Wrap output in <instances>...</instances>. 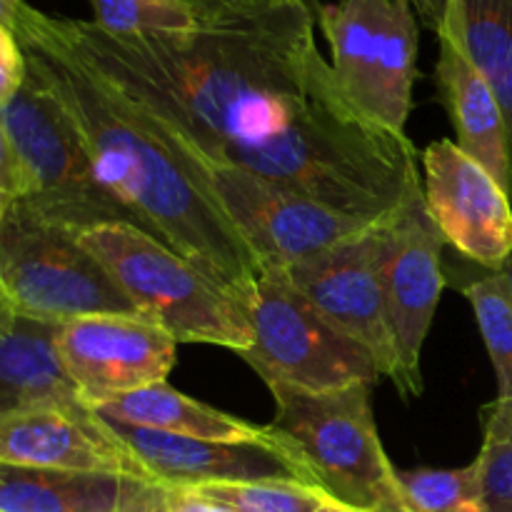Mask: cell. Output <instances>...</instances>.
<instances>
[{
    "instance_id": "obj_1",
    "label": "cell",
    "mask_w": 512,
    "mask_h": 512,
    "mask_svg": "<svg viewBox=\"0 0 512 512\" xmlns=\"http://www.w3.org/2000/svg\"><path fill=\"white\" fill-rule=\"evenodd\" d=\"M65 43L143 110L175 153L248 170L343 213L380 220L418 178L408 135L370 125L345 100L295 0H243L198 28L110 35L55 18Z\"/></svg>"
},
{
    "instance_id": "obj_2",
    "label": "cell",
    "mask_w": 512,
    "mask_h": 512,
    "mask_svg": "<svg viewBox=\"0 0 512 512\" xmlns=\"http://www.w3.org/2000/svg\"><path fill=\"white\" fill-rule=\"evenodd\" d=\"M10 28L23 45L28 75L75 125L105 190L140 230L163 240L245 305L260 260L143 110L80 60L53 15L23 3Z\"/></svg>"
},
{
    "instance_id": "obj_3",
    "label": "cell",
    "mask_w": 512,
    "mask_h": 512,
    "mask_svg": "<svg viewBox=\"0 0 512 512\" xmlns=\"http://www.w3.org/2000/svg\"><path fill=\"white\" fill-rule=\"evenodd\" d=\"M103 263L140 315L163 325L180 343L215 345L243 355L253 343L245 305L133 223H108L78 235Z\"/></svg>"
},
{
    "instance_id": "obj_4",
    "label": "cell",
    "mask_w": 512,
    "mask_h": 512,
    "mask_svg": "<svg viewBox=\"0 0 512 512\" xmlns=\"http://www.w3.org/2000/svg\"><path fill=\"white\" fill-rule=\"evenodd\" d=\"M373 388L358 383L318 395L275 388L270 425L295 445L335 505L350 512H413L375 425Z\"/></svg>"
},
{
    "instance_id": "obj_5",
    "label": "cell",
    "mask_w": 512,
    "mask_h": 512,
    "mask_svg": "<svg viewBox=\"0 0 512 512\" xmlns=\"http://www.w3.org/2000/svg\"><path fill=\"white\" fill-rule=\"evenodd\" d=\"M0 120L20 175V203L68 233L108 223H133V215L98 180L88 150L53 95L25 78Z\"/></svg>"
},
{
    "instance_id": "obj_6",
    "label": "cell",
    "mask_w": 512,
    "mask_h": 512,
    "mask_svg": "<svg viewBox=\"0 0 512 512\" xmlns=\"http://www.w3.org/2000/svg\"><path fill=\"white\" fill-rule=\"evenodd\" d=\"M0 295L20 318L50 325L88 315H140L78 235L20 200L0 220Z\"/></svg>"
},
{
    "instance_id": "obj_7",
    "label": "cell",
    "mask_w": 512,
    "mask_h": 512,
    "mask_svg": "<svg viewBox=\"0 0 512 512\" xmlns=\"http://www.w3.org/2000/svg\"><path fill=\"white\" fill-rule=\"evenodd\" d=\"M318 28L345 100L375 128L405 135L418 80L420 28L410 0H338Z\"/></svg>"
},
{
    "instance_id": "obj_8",
    "label": "cell",
    "mask_w": 512,
    "mask_h": 512,
    "mask_svg": "<svg viewBox=\"0 0 512 512\" xmlns=\"http://www.w3.org/2000/svg\"><path fill=\"white\" fill-rule=\"evenodd\" d=\"M245 310L253 343L240 358L270 390L318 395L383 380L373 355L320 318L278 268L260 270Z\"/></svg>"
},
{
    "instance_id": "obj_9",
    "label": "cell",
    "mask_w": 512,
    "mask_h": 512,
    "mask_svg": "<svg viewBox=\"0 0 512 512\" xmlns=\"http://www.w3.org/2000/svg\"><path fill=\"white\" fill-rule=\"evenodd\" d=\"M175 158L218 200L230 223L260 260V270H283L303 263L378 223L330 208L310 195L248 170L190 153H175Z\"/></svg>"
},
{
    "instance_id": "obj_10",
    "label": "cell",
    "mask_w": 512,
    "mask_h": 512,
    "mask_svg": "<svg viewBox=\"0 0 512 512\" xmlns=\"http://www.w3.org/2000/svg\"><path fill=\"white\" fill-rule=\"evenodd\" d=\"M375 245L390 330L398 350V393L403 398H420L423 345L440 295L448 285V273L443 268L445 240L428 213L420 175L408 185L398 208L375 223Z\"/></svg>"
},
{
    "instance_id": "obj_11",
    "label": "cell",
    "mask_w": 512,
    "mask_h": 512,
    "mask_svg": "<svg viewBox=\"0 0 512 512\" xmlns=\"http://www.w3.org/2000/svg\"><path fill=\"white\" fill-rule=\"evenodd\" d=\"M178 340L145 315H88L60 325L55 355L88 408L165 383Z\"/></svg>"
},
{
    "instance_id": "obj_12",
    "label": "cell",
    "mask_w": 512,
    "mask_h": 512,
    "mask_svg": "<svg viewBox=\"0 0 512 512\" xmlns=\"http://www.w3.org/2000/svg\"><path fill=\"white\" fill-rule=\"evenodd\" d=\"M280 273L320 318L368 350L380 375L398 388L400 363L380 278L375 225Z\"/></svg>"
},
{
    "instance_id": "obj_13",
    "label": "cell",
    "mask_w": 512,
    "mask_h": 512,
    "mask_svg": "<svg viewBox=\"0 0 512 512\" xmlns=\"http://www.w3.org/2000/svg\"><path fill=\"white\" fill-rule=\"evenodd\" d=\"M420 163L425 205L445 243L468 263L500 273L512 255L508 190L455 140H433Z\"/></svg>"
},
{
    "instance_id": "obj_14",
    "label": "cell",
    "mask_w": 512,
    "mask_h": 512,
    "mask_svg": "<svg viewBox=\"0 0 512 512\" xmlns=\"http://www.w3.org/2000/svg\"><path fill=\"white\" fill-rule=\"evenodd\" d=\"M133 453L153 483L173 488H203L218 483H300L318 488L295 445L280 435L278 443H230V440L183 438L103 418ZM320 490V488H318Z\"/></svg>"
},
{
    "instance_id": "obj_15",
    "label": "cell",
    "mask_w": 512,
    "mask_h": 512,
    "mask_svg": "<svg viewBox=\"0 0 512 512\" xmlns=\"http://www.w3.org/2000/svg\"><path fill=\"white\" fill-rule=\"evenodd\" d=\"M0 463L150 480L113 428L85 403L0 415Z\"/></svg>"
},
{
    "instance_id": "obj_16",
    "label": "cell",
    "mask_w": 512,
    "mask_h": 512,
    "mask_svg": "<svg viewBox=\"0 0 512 512\" xmlns=\"http://www.w3.org/2000/svg\"><path fill=\"white\" fill-rule=\"evenodd\" d=\"M153 480L0 463V512H128Z\"/></svg>"
},
{
    "instance_id": "obj_17",
    "label": "cell",
    "mask_w": 512,
    "mask_h": 512,
    "mask_svg": "<svg viewBox=\"0 0 512 512\" xmlns=\"http://www.w3.org/2000/svg\"><path fill=\"white\" fill-rule=\"evenodd\" d=\"M93 410L100 418L158 430V433L183 435V438L230 440V443H278L280 440L273 425H253L243 418H235L225 410L180 393L168 383H155L135 393L120 395Z\"/></svg>"
},
{
    "instance_id": "obj_18",
    "label": "cell",
    "mask_w": 512,
    "mask_h": 512,
    "mask_svg": "<svg viewBox=\"0 0 512 512\" xmlns=\"http://www.w3.org/2000/svg\"><path fill=\"white\" fill-rule=\"evenodd\" d=\"M58 328L20 318L0 338V415L35 405L83 403L55 355Z\"/></svg>"
},
{
    "instance_id": "obj_19",
    "label": "cell",
    "mask_w": 512,
    "mask_h": 512,
    "mask_svg": "<svg viewBox=\"0 0 512 512\" xmlns=\"http://www.w3.org/2000/svg\"><path fill=\"white\" fill-rule=\"evenodd\" d=\"M470 58L493 88L512 158V0H453Z\"/></svg>"
},
{
    "instance_id": "obj_20",
    "label": "cell",
    "mask_w": 512,
    "mask_h": 512,
    "mask_svg": "<svg viewBox=\"0 0 512 512\" xmlns=\"http://www.w3.org/2000/svg\"><path fill=\"white\" fill-rule=\"evenodd\" d=\"M473 308L480 335L493 360L498 398L512 400V295L503 273L478 268L468 280H455Z\"/></svg>"
},
{
    "instance_id": "obj_21",
    "label": "cell",
    "mask_w": 512,
    "mask_h": 512,
    "mask_svg": "<svg viewBox=\"0 0 512 512\" xmlns=\"http://www.w3.org/2000/svg\"><path fill=\"white\" fill-rule=\"evenodd\" d=\"M93 23L110 35H168L198 28L200 10L188 0H88Z\"/></svg>"
},
{
    "instance_id": "obj_22",
    "label": "cell",
    "mask_w": 512,
    "mask_h": 512,
    "mask_svg": "<svg viewBox=\"0 0 512 512\" xmlns=\"http://www.w3.org/2000/svg\"><path fill=\"white\" fill-rule=\"evenodd\" d=\"M400 485L413 512H488L475 460L465 468L403 470Z\"/></svg>"
},
{
    "instance_id": "obj_23",
    "label": "cell",
    "mask_w": 512,
    "mask_h": 512,
    "mask_svg": "<svg viewBox=\"0 0 512 512\" xmlns=\"http://www.w3.org/2000/svg\"><path fill=\"white\" fill-rule=\"evenodd\" d=\"M475 463L488 512H512V400L483 408V448Z\"/></svg>"
},
{
    "instance_id": "obj_24",
    "label": "cell",
    "mask_w": 512,
    "mask_h": 512,
    "mask_svg": "<svg viewBox=\"0 0 512 512\" xmlns=\"http://www.w3.org/2000/svg\"><path fill=\"white\" fill-rule=\"evenodd\" d=\"M230 512H320L333 500L318 488L280 480L260 483H218L195 488Z\"/></svg>"
},
{
    "instance_id": "obj_25",
    "label": "cell",
    "mask_w": 512,
    "mask_h": 512,
    "mask_svg": "<svg viewBox=\"0 0 512 512\" xmlns=\"http://www.w3.org/2000/svg\"><path fill=\"white\" fill-rule=\"evenodd\" d=\"M28 78L23 45L10 25L0 23V105L8 103Z\"/></svg>"
},
{
    "instance_id": "obj_26",
    "label": "cell",
    "mask_w": 512,
    "mask_h": 512,
    "mask_svg": "<svg viewBox=\"0 0 512 512\" xmlns=\"http://www.w3.org/2000/svg\"><path fill=\"white\" fill-rule=\"evenodd\" d=\"M155 512H230L215 500L205 498L195 488H173L160 485V498Z\"/></svg>"
},
{
    "instance_id": "obj_27",
    "label": "cell",
    "mask_w": 512,
    "mask_h": 512,
    "mask_svg": "<svg viewBox=\"0 0 512 512\" xmlns=\"http://www.w3.org/2000/svg\"><path fill=\"white\" fill-rule=\"evenodd\" d=\"M20 198V175L18 165H15L13 148H10L8 133L0 120V220L10 210V205Z\"/></svg>"
},
{
    "instance_id": "obj_28",
    "label": "cell",
    "mask_w": 512,
    "mask_h": 512,
    "mask_svg": "<svg viewBox=\"0 0 512 512\" xmlns=\"http://www.w3.org/2000/svg\"><path fill=\"white\" fill-rule=\"evenodd\" d=\"M18 320H20V315L15 313V310L10 308L8 300H5L3 295H0V338H3V335H8L10 330H13L15 325H18Z\"/></svg>"
},
{
    "instance_id": "obj_29",
    "label": "cell",
    "mask_w": 512,
    "mask_h": 512,
    "mask_svg": "<svg viewBox=\"0 0 512 512\" xmlns=\"http://www.w3.org/2000/svg\"><path fill=\"white\" fill-rule=\"evenodd\" d=\"M25 0H0V23L5 25H13L15 15H18V10L23 8Z\"/></svg>"
},
{
    "instance_id": "obj_30",
    "label": "cell",
    "mask_w": 512,
    "mask_h": 512,
    "mask_svg": "<svg viewBox=\"0 0 512 512\" xmlns=\"http://www.w3.org/2000/svg\"><path fill=\"white\" fill-rule=\"evenodd\" d=\"M190 5L200 10V13H210V10H220V8H228V5L235 3H243V0H188Z\"/></svg>"
},
{
    "instance_id": "obj_31",
    "label": "cell",
    "mask_w": 512,
    "mask_h": 512,
    "mask_svg": "<svg viewBox=\"0 0 512 512\" xmlns=\"http://www.w3.org/2000/svg\"><path fill=\"white\" fill-rule=\"evenodd\" d=\"M295 3H303L305 8H308L310 13L315 15V20H318V15H320V8H323V3H320V0H295Z\"/></svg>"
},
{
    "instance_id": "obj_32",
    "label": "cell",
    "mask_w": 512,
    "mask_h": 512,
    "mask_svg": "<svg viewBox=\"0 0 512 512\" xmlns=\"http://www.w3.org/2000/svg\"><path fill=\"white\" fill-rule=\"evenodd\" d=\"M500 273H503L505 283H508V288H510V295H512V255H510V258H508V263L503 265V270H500Z\"/></svg>"
},
{
    "instance_id": "obj_33",
    "label": "cell",
    "mask_w": 512,
    "mask_h": 512,
    "mask_svg": "<svg viewBox=\"0 0 512 512\" xmlns=\"http://www.w3.org/2000/svg\"><path fill=\"white\" fill-rule=\"evenodd\" d=\"M320 512H350V510L340 508V505H335V503H328V505H325V508L320 510Z\"/></svg>"
}]
</instances>
